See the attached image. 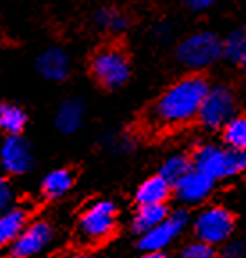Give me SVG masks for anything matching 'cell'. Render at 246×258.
I'll return each instance as SVG.
<instances>
[{"mask_svg":"<svg viewBox=\"0 0 246 258\" xmlns=\"http://www.w3.org/2000/svg\"><path fill=\"white\" fill-rule=\"evenodd\" d=\"M209 84L204 77L189 75L175 82L157 98L150 110L156 128H177L198 118V110L207 95Z\"/></svg>","mask_w":246,"mask_h":258,"instance_id":"cell-1","label":"cell"},{"mask_svg":"<svg viewBox=\"0 0 246 258\" xmlns=\"http://www.w3.org/2000/svg\"><path fill=\"white\" fill-rule=\"evenodd\" d=\"M191 167L211 178L212 182L230 178L246 171V150L239 152L214 145H204L191 157Z\"/></svg>","mask_w":246,"mask_h":258,"instance_id":"cell-2","label":"cell"},{"mask_svg":"<svg viewBox=\"0 0 246 258\" xmlns=\"http://www.w3.org/2000/svg\"><path fill=\"white\" fill-rule=\"evenodd\" d=\"M116 223V205L109 200H99L82 212L79 219V233L86 242L99 244L113 235Z\"/></svg>","mask_w":246,"mask_h":258,"instance_id":"cell-3","label":"cell"},{"mask_svg":"<svg viewBox=\"0 0 246 258\" xmlns=\"http://www.w3.org/2000/svg\"><path fill=\"white\" fill-rule=\"evenodd\" d=\"M223 55V45L221 39L214 32L202 31L191 34L178 45L177 57L178 61L187 68L200 70L211 66Z\"/></svg>","mask_w":246,"mask_h":258,"instance_id":"cell-4","label":"cell"},{"mask_svg":"<svg viewBox=\"0 0 246 258\" xmlns=\"http://www.w3.org/2000/svg\"><path fill=\"white\" fill-rule=\"evenodd\" d=\"M91 72L95 79L107 89H116L129 80V59L116 46H106L99 50L91 61Z\"/></svg>","mask_w":246,"mask_h":258,"instance_id":"cell-5","label":"cell"},{"mask_svg":"<svg viewBox=\"0 0 246 258\" xmlns=\"http://www.w3.org/2000/svg\"><path fill=\"white\" fill-rule=\"evenodd\" d=\"M235 118V96L227 86H214L207 89L198 110V119L205 128L216 130Z\"/></svg>","mask_w":246,"mask_h":258,"instance_id":"cell-6","label":"cell"},{"mask_svg":"<svg viewBox=\"0 0 246 258\" xmlns=\"http://www.w3.org/2000/svg\"><path fill=\"white\" fill-rule=\"evenodd\" d=\"M234 226L235 219L230 210L223 207H209L194 221V235L198 242L216 246L232 235Z\"/></svg>","mask_w":246,"mask_h":258,"instance_id":"cell-7","label":"cell"},{"mask_svg":"<svg viewBox=\"0 0 246 258\" xmlns=\"http://www.w3.org/2000/svg\"><path fill=\"white\" fill-rule=\"evenodd\" d=\"M189 223V216L184 210H175V212L168 214V217L156 228H152L150 232L143 233L139 239V247L146 253H154V251H163L170 242H173L182 230Z\"/></svg>","mask_w":246,"mask_h":258,"instance_id":"cell-8","label":"cell"},{"mask_svg":"<svg viewBox=\"0 0 246 258\" xmlns=\"http://www.w3.org/2000/svg\"><path fill=\"white\" fill-rule=\"evenodd\" d=\"M54 230L46 221H34L22 230L11 244L13 258H34L41 254L52 242Z\"/></svg>","mask_w":246,"mask_h":258,"instance_id":"cell-9","label":"cell"},{"mask_svg":"<svg viewBox=\"0 0 246 258\" xmlns=\"http://www.w3.org/2000/svg\"><path fill=\"white\" fill-rule=\"evenodd\" d=\"M0 167L9 175H23L32 167L30 145L22 136H8L0 145Z\"/></svg>","mask_w":246,"mask_h":258,"instance_id":"cell-10","label":"cell"},{"mask_svg":"<svg viewBox=\"0 0 246 258\" xmlns=\"http://www.w3.org/2000/svg\"><path fill=\"white\" fill-rule=\"evenodd\" d=\"M212 187H214V182L211 178H207L191 167L189 173H186L178 182L171 185V190L182 203L193 205V203H200L202 200H205L212 190Z\"/></svg>","mask_w":246,"mask_h":258,"instance_id":"cell-11","label":"cell"},{"mask_svg":"<svg viewBox=\"0 0 246 258\" xmlns=\"http://www.w3.org/2000/svg\"><path fill=\"white\" fill-rule=\"evenodd\" d=\"M38 72L46 80H63L70 73V57L59 46L45 50L38 57Z\"/></svg>","mask_w":246,"mask_h":258,"instance_id":"cell-12","label":"cell"},{"mask_svg":"<svg viewBox=\"0 0 246 258\" xmlns=\"http://www.w3.org/2000/svg\"><path fill=\"white\" fill-rule=\"evenodd\" d=\"M25 226L27 212L20 207H13L0 212V247L11 246Z\"/></svg>","mask_w":246,"mask_h":258,"instance_id":"cell-13","label":"cell"},{"mask_svg":"<svg viewBox=\"0 0 246 258\" xmlns=\"http://www.w3.org/2000/svg\"><path fill=\"white\" fill-rule=\"evenodd\" d=\"M171 194V185L163 178V176L156 175L144 180L139 185L136 192V200L141 205H164L168 198Z\"/></svg>","mask_w":246,"mask_h":258,"instance_id":"cell-14","label":"cell"},{"mask_svg":"<svg viewBox=\"0 0 246 258\" xmlns=\"http://www.w3.org/2000/svg\"><path fill=\"white\" fill-rule=\"evenodd\" d=\"M84 119V103L77 98L65 100L57 109L56 126L63 134H72L80 128Z\"/></svg>","mask_w":246,"mask_h":258,"instance_id":"cell-15","label":"cell"},{"mask_svg":"<svg viewBox=\"0 0 246 258\" xmlns=\"http://www.w3.org/2000/svg\"><path fill=\"white\" fill-rule=\"evenodd\" d=\"M168 217V207L166 205H141L137 209L136 216L132 221L134 232L143 235L150 232L152 228H156Z\"/></svg>","mask_w":246,"mask_h":258,"instance_id":"cell-16","label":"cell"},{"mask_svg":"<svg viewBox=\"0 0 246 258\" xmlns=\"http://www.w3.org/2000/svg\"><path fill=\"white\" fill-rule=\"evenodd\" d=\"M73 185V176L68 169H56L50 171L48 175L43 178L41 192L48 200H57V198L65 196Z\"/></svg>","mask_w":246,"mask_h":258,"instance_id":"cell-17","label":"cell"},{"mask_svg":"<svg viewBox=\"0 0 246 258\" xmlns=\"http://www.w3.org/2000/svg\"><path fill=\"white\" fill-rule=\"evenodd\" d=\"M27 116L15 103H0V130L8 136H20L25 128Z\"/></svg>","mask_w":246,"mask_h":258,"instance_id":"cell-18","label":"cell"},{"mask_svg":"<svg viewBox=\"0 0 246 258\" xmlns=\"http://www.w3.org/2000/svg\"><path fill=\"white\" fill-rule=\"evenodd\" d=\"M95 23L107 32H121L129 25V18L125 13L116 8H102L96 11Z\"/></svg>","mask_w":246,"mask_h":258,"instance_id":"cell-19","label":"cell"},{"mask_svg":"<svg viewBox=\"0 0 246 258\" xmlns=\"http://www.w3.org/2000/svg\"><path fill=\"white\" fill-rule=\"evenodd\" d=\"M223 141L230 150H246V118H232L223 126Z\"/></svg>","mask_w":246,"mask_h":258,"instance_id":"cell-20","label":"cell"},{"mask_svg":"<svg viewBox=\"0 0 246 258\" xmlns=\"http://www.w3.org/2000/svg\"><path fill=\"white\" fill-rule=\"evenodd\" d=\"M191 171V159L186 155H173L161 166L159 176H163L170 185L182 178V176Z\"/></svg>","mask_w":246,"mask_h":258,"instance_id":"cell-21","label":"cell"},{"mask_svg":"<svg viewBox=\"0 0 246 258\" xmlns=\"http://www.w3.org/2000/svg\"><path fill=\"white\" fill-rule=\"evenodd\" d=\"M223 45V55L234 62H241V59L246 53V31H234L228 36Z\"/></svg>","mask_w":246,"mask_h":258,"instance_id":"cell-22","label":"cell"},{"mask_svg":"<svg viewBox=\"0 0 246 258\" xmlns=\"http://www.w3.org/2000/svg\"><path fill=\"white\" fill-rule=\"evenodd\" d=\"M178 258H218L216 251L212 246H207L204 242H193L189 246H186L180 251Z\"/></svg>","mask_w":246,"mask_h":258,"instance_id":"cell-23","label":"cell"},{"mask_svg":"<svg viewBox=\"0 0 246 258\" xmlns=\"http://www.w3.org/2000/svg\"><path fill=\"white\" fill-rule=\"evenodd\" d=\"M11 200H13L11 187H9L8 180L4 176H0V212H4V210L9 209Z\"/></svg>","mask_w":246,"mask_h":258,"instance_id":"cell-24","label":"cell"},{"mask_svg":"<svg viewBox=\"0 0 246 258\" xmlns=\"http://www.w3.org/2000/svg\"><path fill=\"white\" fill-rule=\"evenodd\" d=\"M221 258H246V246L241 242L228 244L221 253Z\"/></svg>","mask_w":246,"mask_h":258,"instance_id":"cell-25","label":"cell"},{"mask_svg":"<svg viewBox=\"0 0 246 258\" xmlns=\"http://www.w3.org/2000/svg\"><path fill=\"white\" fill-rule=\"evenodd\" d=\"M218 0H184V4L193 11H204V9L211 8L212 4H216Z\"/></svg>","mask_w":246,"mask_h":258,"instance_id":"cell-26","label":"cell"},{"mask_svg":"<svg viewBox=\"0 0 246 258\" xmlns=\"http://www.w3.org/2000/svg\"><path fill=\"white\" fill-rule=\"evenodd\" d=\"M141 258H171V256L166 253H163V251H154V253H144Z\"/></svg>","mask_w":246,"mask_h":258,"instance_id":"cell-27","label":"cell"},{"mask_svg":"<svg viewBox=\"0 0 246 258\" xmlns=\"http://www.w3.org/2000/svg\"><path fill=\"white\" fill-rule=\"evenodd\" d=\"M75 258H96L95 254H89V253H80V254H77Z\"/></svg>","mask_w":246,"mask_h":258,"instance_id":"cell-28","label":"cell"},{"mask_svg":"<svg viewBox=\"0 0 246 258\" xmlns=\"http://www.w3.org/2000/svg\"><path fill=\"white\" fill-rule=\"evenodd\" d=\"M241 64H242V68H244V72H246V53H244V57L241 59Z\"/></svg>","mask_w":246,"mask_h":258,"instance_id":"cell-29","label":"cell"}]
</instances>
